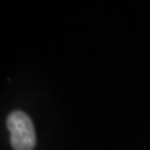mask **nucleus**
I'll use <instances>...</instances> for the list:
<instances>
[{
    "instance_id": "1",
    "label": "nucleus",
    "mask_w": 150,
    "mask_h": 150,
    "mask_svg": "<svg viewBox=\"0 0 150 150\" xmlns=\"http://www.w3.org/2000/svg\"><path fill=\"white\" fill-rule=\"evenodd\" d=\"M7 127L10 131V142L13 150H33L36 146V132L30 117L17 110L7 118Z\"/></svg>"
}]
</instances>
